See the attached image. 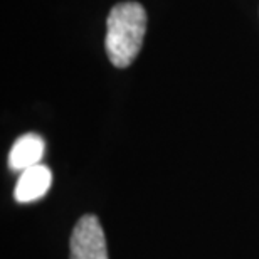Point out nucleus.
Returning <instances> with one entry per match:
<instances>
[{
    "label": "nucleus",
    "instance_id": "f257e3e1",
    "mask_svg": "<svg viewBox=\"0 0 259 259\" xmlns=\"http://www.w3.org/2000/svg\"><path fill=\"white\" fill-rule=\"evenodd\" d=\"M147 32V12L138 2H121L106 19L105 49L115 67H128L137 59Z\"/></svg>",
    "mask_w": 259,
    "mask_h": 259
},
{
    "label": "nucleus",
    "instance_id": "f03ea898",
    "mask_svg": "<svg viewBox=\"0 0 259 259\" xmlns=\"http://www.w3.org/2000/svg\"><path fill=\"white\" fill-rule=\"evenodd\" d=\"M71 259H108L106 237L96 215H82L74 226Z\"/></svg>",
    "mask_w": 259,
    "mask_h": 259
},
{
    "label": "nucleus",
    "instance_id": "7ed1b4c3",
    "mask_svg": "<svg viewBox=\"0 0 259 259\" xmlns=\"http://www.w3.org/2000/svg\"><path fill=\"white\" fill-rule=\"evenodd\" d=\"M51 184H53L51 170L46 165H34V167L20 172L14 197L20 204H29V202L39 200L40 197L48 194Z\"/></svg>",
    "mask_w": 259,
    "mask_h": 259
},
{
    "label": "nucleus",
    "instance_id": "20e7f679",
    "mask_svg": "<svg viewBox=\"0 0 259 259\" xmlns=\"http://www.w3.org/2000/svg\"><path fill=\"white\" fill-rule=\"evenodd\" d=\"M46 152V142L35 133H27L17 138L9 153V167L15 172H24L39 165Z\"/></svg>",
    "mask_w": 259,
    "mask_h": 259
}]
</instances>
